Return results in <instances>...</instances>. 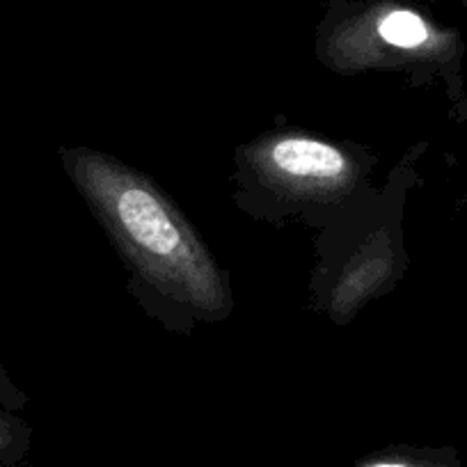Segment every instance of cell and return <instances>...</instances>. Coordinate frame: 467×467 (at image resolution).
Segmentation results:
<instances>
[{"mask_svg": "<svg viewBox=\"0 0 467 467\" xmlns=\"http://www.w3.org/2000/svg\"><path fill=\"white\" fill-rule=\"evenodd\" d=\"M76 179L147 275L195 307H223L224 294L213 264L159 192L97 156L76 161Z\"/></svg>", "mask_w": 467, "mask_h": 467, "instance_id": "obj_1", "label": "cell"}, {"mask_svg": "<svg viewBox=\"0 0 467 467\" xmlns=\"http://www.w3.org/2000/svg\"><path fill=\"white\" fill-rule=\"evenodd\" d=\"M266 163L277 177L305 186L341 183L350 172L348 156L335 145L314 138H282L266 151Z\"/></svg>", "mask_w": 467, "mask_h": 467, "instance_id": "obj_2", "label": "cell"}, {"mask_svg": "<svg viewBox=\"0 0 467 467\" xmlns=\"http://www.w3.org/2000/svg\"><path fill=\"white\" fill-rule=\"evenodd\" d=\"M379 35L385 44L394 48H417L429 47L431 42H442V35L435 33L421 15L412 10H389L379 21Z\"/></svg>", "mask_w": 467, "mask_h": 467, "instance_id": "obj_3", "label": "cell"}, {"mask_svg": "<svg viewBox=\"0 0 467 467\" xmlns=\"http://www.w3.org/2000/svg\"><path fill=\"white\" fill-rule=\"evenodd\" d=\"M26 449V429L10 415L0 412V465L16 461Z\"/></svg>", "mask_w": 467, "mask_h": 467, "instance_id": "obj_4", "label": "cell"}, {"mask_svg": "<svg viewBox=\"0 0 467 467\" xmlns=\"http://www.w3.org/2000/svg\"><path fill=\"white\" fill-rule=\"evenodd\" d=\"M360 467H451L438 461H412V458H374L365 461Z\"/></svg>", "mask_w": 467, "mask_h": 467, "instance_id": "obj_5", "label": "cell"}, {"mask_svg": "<svg viewBox=\"0 0 467 467\" xmlns=\"http://www.w3.org/2000/svg\"><path fill=\"white\" fill-rule=\"evenodd\" d=\"M0 403H10V406H16V403H21L19 394H16V389L12 388L10 380H7L3 367H0Z\"/></svg>", "mask_w": 467, "mask_h": 467, "instance_id": "obj_6", "label": "cell"}]
</instances>
